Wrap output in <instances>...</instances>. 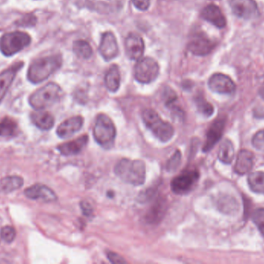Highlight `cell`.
I'll return each instance as SVG.
<instances>
[{
	"label": "cell",
	"mask_w": 264,
	"mask_h": 264,
	"mask_svg": "<svg viewBox=\"0 0 264 264\" xmlns=\"http://www.w3.org/2000/svg\"><path fill=\"white\" fill-rule=\"evenodd\" d=\"M115 173L126 184L139 186L146 181V164L142 160L124 158L116 164Z\"/></svg>",
	"instance_id": "obj_1"
},
{
	"label": "cell",
	"mask_w": 264,
	"mask_h": 264,
	"mask_svg": "<svg viewBox=\"0 0 264 264\" xmlns=\"http://www.w3.org/2000/svg\"><path fill=\"white\" fill-rule=\"evenodd\" d=\"M62 57L59 54L40 57L29 67L27 78L33 84L41 83L62 66Z\"/></svg>",
	"instance_id": "obj_2"
},
{
	"label": "cell",
	"mask_w": 264,
	"mask_h": 264,
	"mask_svg": "<svg viewBox=\"0 0 264 264\" xmlns=\"http://www.w3.org/2000/svg\"><path fill=\"white\" fill-rule=\"evenodd\" d=\"M142 117L145 125L161 142H168L173 137L175 134L173 126L162 120L155 110L146 108L142 112Z\"/></svg>",
	"instance_id": "obj_3"
},
{
	"label": "cell",
	"mask_w": 264,
	"mask_h": 264,
	"mask_svg": "<svg viewBox=\"0 0 264 264\" xmlns=\"http://www.w3.org/2000/svg\"><path fill=\"white\" fill-rule=\"evenodd\" d=\"M93 134L96 142L103 148L107 150L112 148L117 134L116 125L112 119L103 113L97 116Z\"/></svg>",
	"instance_id": "obj_4"
},
{
	"label": "cell",
	"mask_w": 264,
	"mask_h": 264,
	"mask_svg": "<svg viewBox=\"0 0 264 264\" xmlns=\"http://www.w3.org/2000/svg\"><path fill=\"white\" fill-rule=\"evenodd\" d=\"M61 95V87L57 84L50 82L33 92L29 99V102L36 110H43L57 103Z\"/></svg>",
	"instance_id": "obj_5"
},
{
	"label": "cell",
	"mask_w": 264,
	"mask_h": 264,
	"mask_svg": "<svg viewBox=\"0 0 264 264\" xmlns=\"http://www.w3.org/2000/svg\"><path fill=\"white\" fill-rule=\"evenodd\" d=\"M31 37L21 31L7 33L0 38V51L6 57L14 55L30 45Z\"/></svg>",
	"instance_id": "obj_6"
},
{
	"label": "cell",
	"mask_w": 264,
	"mask_h": 264,
	"mask_svg": "<svg viewBox=\"0 0 264 264\" xmlns=\"http://www.w3.org/2000/svg\"><path fill=\"white\" fill-rule=\"evenodd\" d=\"M159 64L154 58L144 57L138 60L134 66V78L140 83H151L159 76Z\"/></svg>",
	"instance_id": "obj_7"
},
{
	"label": "cell",
	"mask_w": 264,
	"mask_h": 264,
	"mask_svg": "<svg viewBox=\"0 0 264 264\" xmlns=\"http://www.w3.org/2000/svg\"><path fill=\"white\" fill-rule=\"evenodd\" d=\"M232 14L244 19H253L260 15L258 6L254 0H228Z\"/></svg>",
	"instance_id": "obj_8"
},
{
	"label": "cell",
	"mask_w": 264,
	"mask_h": 264,
	"mask_svg": "<svg viewBox=\"0 0 264 264\" xmlns=\"http://www.w3.org/2000/svg\"><path fill=\"white\" fill-rule=\"evenodd\" d=\"M198 178L199 173L198 171H185L172 180L171 189L176 194H186L194 188Z\"/></svg>",
	"instance_id": "obj_9"
},
{
	"label": "cell",
	"mask_w": 264,
	"mask_h": 264,
	"mask_svg": "<svg viewBox=\"0 0 264 264\" xmlns=\"http://www.w3.org/2000/svg\"><path fill=\"white\" fill-rule=\"evenodd\" d=\"M215 47V43L204 33H198L190 39L188 50L193 55L204 57L210 54Z\"/></svg>",
	"instance_id": "obj_10"
},
{
	"label": "cell",
	"mask_w": 264,
	"mask_h": 264,
	"mask_svg": "<svg viewBox=\"0 0 264 264\" xmlns=\"http://www.w3.org/2000/svg\"><path fill=\"white\" fill-rule=\"evenodd\" d=\"M210 90L219 94L231 95L236 91V85L230 77L222 73H215L209 79Z\"/></svg>",
	"instance_id": "obj_11"
},
{
	"label": "cell",
	"mask_w": 264,
	"mask_h": 264,
	"mask_svg": "<svg viewBox=\"0 0 264 264\" xmlns=\"http://www.w3.org/2000/svg\"><path fill=\"white\" fill-rule=\"evenodd\" d=\"M99 52L106 61H112L118 55V44L113 33L108 31L102 35Z\"/></svg>",
	"instance_id": "obj_12"
},
{
	"label": "cell",
	"mask_w": 264,
	"mask_h": 264,
	"mask_svg": "<svg viewBox=\"0 0 264 264\" xmlns=\"http://www.w3.org/2000/svg\"><path fill=\"white\" fill-rule=\"evenodd\" d=\"M125 53L129 59L137 61L142 58L145 52V43L137 34H129L125 39Z\"/></svg>",
	"instance_id": "obj_13"
},
{
	"label": "cell",
	"mask_w": 264,
	"mask_h": 264,
	"mask_svg": "<svg viewBox=\"0 0 264 264\" xmlns=\"http://www.w3.org/2000/svg\"><path fill=\"white\" fill-rule=\"evenodd\" d=\"M226 125V118L219 117L213 123L208 130L206 141L203 146L204 152L207 153L214 148L217 142L220 141Z\"/></svg>",
	"instance_id": "obj_14"
},
{
	"label": "cell",
	"mask_w": 264,
	"mask_h": 264,
	"mask_svg": "<svg viewBox=\"0 0 264 264\" xmlns=\"http://www.w3.org/2000/svg\"><path fill=\"white\" fill-rule=\"evenodd\" d=\"M27 198L33 200H41L44 202H53L57 201V194L52 189L43 184H34L27 188L24 192Z\"/></svg>",
	"instance_id": "obj_15"
},
{
	"label": "cell",
	"mask_w": 264,
	"mask_h": 264,
	"mask_svg": "<svg viewBox=\"0 0 264 264\" xmlns=\"http://www.w3.org/2000/svg\"><path fill=\"white\" fill-rule=\"evenodd\" d=\"M201 17L204 20L207 21L217 28L223 29L227 26V19L223 12L215 4H209L204 8Z\"/></svg>",
	"instance_id": "obj_16"
},
{
	"label": "cell",
	"mask_w": 264,
	"mask_h": 264,
	"mask_svg": "<svg viewBox=\"0 0 264 264\" xmlns=\"http://www.w3.org/2000/svg\"><path fill=\"white\" fill-rule=\"evenodd\" d=\"M83 125V119L82 116H73L71 118L65 120L57 129V135L62 139H67L79 131Z\"/></svg>",
	"instance_id": "obj_17"
},
{
	"label": "cell",
	"mask_w": 264,
	"mask_h": 264,
	"mask_svg": "<svg viewBox=\"0 0 264 264\" xmlns=\"http://www.w3.org/2000/svg\"><path fill=\"white\" fill-rule=\"evenodd\" d=\"M23 65V64L22 62L17 63L10 69H6L0 73V103L5 97L6 92L15 79L16 73L19 71Z\"/></svg>",
	"instance_id": "obj_18"
},
{
	"label": "cell",
	"mask_w": 264,
	"mask_h": 264,
	"mask_svg": "<svg viewBox=\"0 0 264 264\" xmlns=\"http://www.w3.org/2000/svg\"><path fill=\"white\" fill-rule=\"evenodd\" d=\"M254 154L248 150H241L238 154L234 171L238 175H244L253 168L254 163Z\"/></svg>",
	"instance_id": "obj_19"
},
{
	"label": "cell",
	"mask_w": 264,
	"mask_h": 264,
	"mask_svg": "<svg viewBox=\"0 0 264 264\" xmlns=\"http://www.w3.org/2000/svg\"><path fill=\"white\" fill-rule=\"evenodd\" d=\"M88 142V137L87 135L82 136L78 139L65 142L59 145L57 150L62 155L65 156H73L82 152Z\"/></svg>",
	"instance_id": "obj_20"
},
{
	"label": "cell",
	"mask_w": 264,
	"mask_h": 264,
	"mask_svg": "<svg viewBox=\"0 0 264 264\" xmlns=\"http://www.w3.org/2000/svg\"><path fill=\"white\" fill-rule=\"evenodd\" d=\"M31 118L33 123L42 130H49L54 125L53 116L44 109L32 112Z\"/></svg>",
	"instance_id": "obj_21"
},
{
	"label": "cell",
	"mask_w": 264,
	"mask_h": 264,
	"mask_svg": "<svg viewBox=\"0 0 264 264\" xmlns=\"http://www.w3.org/2000/svg\"><path fill=\"white\" fill-rule=\"evenodd\" d=\"M106 88L111 92H116L121 86V74L117 65H112L106 73L104 78Z\"/></svg>",
	"instance_id": "obj_22"
},
{
	"label": "cell",
	"mask_w": 264,
	"mask_h": 264,
	"mask_svg": "<svg viewBox=\"0 0 264 264\" xmlns=\"http://www.w3.org/2000/svg\"><path fill=\"white\" fill-rule=\"evenodd\" d=\"M23 179L19 176H9L0 179V193H10L22 188Z\"/></svg>",
	"instance_id": "obj_23"
},
{
	"label": "cell",
	"mask_w": 264,
	"mask_h": 264,
	"mask_svg": "<svg viewBox=\"0 0 264 264\" xmlns=\"http://www.w3.org/2000/svg\"><path fill=\"white\" fill-rule=\"evenodd\" d=\"M73 51L77 57L83 60L89 59L93 55L92 48L86 40H75L73 44Z\"/></svg>",
	"instance_id": "obj_24"
},
{
	"label": "cell",
	"mask_w": 264,
	"mask_h": 264,
	"mask_svg": "<svg viewBox=\"0 0 264 264\" xmlns=\"http://www.w3.org/2000/svg\"><path fill=\"white\" fill-rule=\"evenodd\" d=\"M248 184L253 192L264 194V172L256 171L251 173L248 177Z\"/></svg>",
	"instance_id": "obj_25"
},
{
	"label": "cell",
	"mask_w": 264,
	"mask_h": 264,
	"mask_svg": "<svg viewBox=\"0 0 264 264\" xmlns=\"http://www.w3.org/2000/svg\"><path fill=\"white\" fill-rule=\"evenodd\" d=\"M234 153L235 150H234L232 142L230 140H226L222 142L219 147V154H218L219 160L226 164L231 163L233 160L234 154H235Z\"/></svg>",
	"instance_id": "obj_26"
},
{
	"label": "cell",
	"mask_w": 264,
	"mask_h": 264,
	"mask_svg": "<svg viewBox=\"0 0 264 264\" xmlns=\"http://www.w3.org/2000/svg\"><path fill=\"white\" fill-rule=\"evenodd\" d=\"M18 125L16 123L9 117H5L0 121V137H14L16 135Z\"/></svg>",
	"instance_id": "obj_27"
},
{
	"label": "cell",
	"mask_w": 264,
	"mask_h": 264,
	"mask_svg": "<svg viewBox=\"0 0 264 264\" xmlns=\"http://www.w3.org/2000/svg\"><path fill=\"white\" fill-rule=\"evenodd\" d=\"M164 203L163 202L155 204L148 214V220L150 223H156V221L163 218L164 214Z\"/></svg>",
	"instance_id": "obj_28"
},
{
	"label": "cell",
	"mask_w": 264,
	"mask_h": 264,
	"mask_svg": "<svg viewBox=\"0 0 264 264\" xmlns=\"http://www.w3.org/2000/svg\"><path fill=\"white\" fill-rule=\"evenodd\" d=\"M196 103L198 111L204 116H210L214 114V106L210 103H208L202 96H198L196 99Z\"/></svg>",
	"instance_id": "obj_29"
},
{
	"label": "cell",
	"mask_w": 264,
	"mask_h": 264,
	"mask_svg": "<svg viewBox=\"0 0 264 264\" xmlns=\"http://www.w3.org/2000/svg\"><path fill=\"white\" fill-rule=\"evenodd\" d=\"M182 161V154L180 150H176V152L174 153L169 160L166 163V170L168 172H174L180 167Z\"/></svg>",
	"instance_id": "obj_30"
},
{
	"label": "cell",
	"mask_w": 264,
	"mask_h": 264,
	"mask_svg": "<svg viewBox=\"0 0 264 264\" xmlns=\"http://www.w3.org/2000/svg\"><path fill=\"white\" fill-rule=\"evenodd\" d=\"M163 99H164L165 103L168 108H173L174 107L177 106L175 105L176 100H177V95L176 92L170 88H167L164 91L163 93Z\"/></svg>",
	"instance_id": "obj_31"
},
{
	"label": "cell",
	"mask_w": 264,
	"mask_h": 264,
	"mask_svg": "<svg viewBox=\"0 0 264 264\" xmlns=\"http://www.w3.org/2000/svg\"><path fill=\"white\" fill-rule=\"evenodd\" d=\"M252 219L260 232L264 236V209H257L253 212Z\"/></svg>",
	"instance_id": "obj_32"
},
{
	"label": "cell",
	"mask_w": 264,
	"mask_h": 264,
	"mask_svg": "<svg viewBox=\"0 0 264 264\" xmlns=\"http://www.w3.org/2000/svg\"><path fill=\"white\" fill-rule=\"evenodd\" d=\"M1 237L4 241L6 242L8 244H10L12 242L15 240L16 232L15 229L12 226H4L3 228L1 229Z\"/></svg>",
	"instance_id": "obj_33"
},
{
	"label": "cell",
	"mask_w": 264,
	"mask_h": 264,
	"mask_svg": "<svg viewBox=\"0 0 264 264\" xmlns=\"http://www.w3.org/2000/svg\"><path fill=\"white\" fill-rule=\"evenodd\" d=\"M252 144L257 150L264 151V129L257 132L253 136Z\"/></svg>",
	"instance_id": "obj_34"
},
{
	"label": "cell",
	"mask_w": 264,
	"mask_h": 264,
	"mask_svg": "<svg viewBox=\"0 0 264 264\" xmlns=\"http://www.w3.org/2000/svg\"><path fill=\"white\" fill-rule=\"evenodd\" d=\"M36 18L33 14H27L17 22V24L20 27H33L36 24Z\"/></svg>",
	"instance_id": "obj_35"
},
{
	"label": "cell",
	"mask_w": 264,
	"mask_h": 264,
	"mask_svg": "<svg viewBox=\"0 0 264 264\" xmlns=\"http://www.w3.org/2000/svg\"><path fill=\"white\" fill-rule=\"evenodd\" d=\"M132 2L136 9L141 11H146L150 6L151 0H132Z\"/></svg>",
	"instance_id": "obj_36"
},
{
	"label": "cell",
	"mask_w": 264,
	"mask_h": 264,
	"mask_svg": "<svg viewBox=\"0 0 264 264\" xmlns=\"http://www.w3.org/2000/svg\"><path fill=\"white\" fill-rule=\"evenodd\" d=\"M107 256H108L110 262L112 263V264H126L127 263L125 259L123 258L120 255L117 254V253H115V252H108Z\"/></svg>",
	"instance_id": "obj_37"
},
{
	"label": "cell",
	"mask_w": 264,
	"mask_h": 264,
	"mask_svg": "<svg viewBox=\"0 0 264 264\" xmlns=\"http://www.w3.org/2000/svg\"><path fill=\"white\" fill-rule=\"evenodd\" d=\"M81 206H82V211H83V214L87 216L91 215L93 212V208L91 206V204L87 202H82L81 203Z\"/></svg>",
	"instance_id": "obj_38"
},
{
	"label": "cell",
	"mask_w": 264,
	"mask_h": 264,
	"mask_svg": "<svg viewBox=\"0 0 264 264\" xmlns=\"http://www.w3.org/2000/svg\"><path fill=\"white\" fill-rule=\"evenodd\" d=\"M259 95H261V97L264 100V82L259 89Z\"/></svg>",
	"instance_id": "obj_39"
}]
</instances>
